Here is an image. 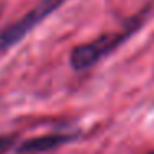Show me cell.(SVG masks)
<instances>
[{"label": "cell", "mask_w": 154, "mask_h": 154, "mask_svg": "<svg viewBox=\"0 0 154 154\" xmlns=\"http://www.w3.org/2000/svg\"><path fill=\"white\" fill-rule=\"evenodd\" d=\"M144 15H146V12H143L141 15H134L129 22H126L124 28H121L116 33H104L101 37H98L96 40L90 42V43L73 48V51L70 53L71 68L75 71H85L88 68H91L93 65H96L101 58H104L106 55L116 50L119 45H123V42H126L143 25Z\"/></svg>", "instance_id": "cell-1"}, {"label": "cell", "mask_w": 154, "mask_h": 154, "mask_svg": "<svg viewBox=\"0 0 154 154\" xmlns=\"http://www.w3.org/2000/svg\"><path fill=\"white\" fill-rule=\"evenodd\" d=\"M63 4L65 0H42L22 18L4 27L0 30V53L22 42L35 27H38L43 20H47Z\"/></svg>", "instance_id": "cell-2"}, {"label": "cell", "mask_w": 154, "mask_h": 154, "mask_svg": "<svg viewBox=\"0 0 154 154\" xmlns=\"http://www.w3.org/2000/svg\"><path fill=\"white\" fill-rule=\"evenodd\" d=\"M76 136L73 134H45L38 137H28L20 143H17L14 152L15 154H43L48 151H53L57 147L68 144Z\"/></svg>", "instance_id": "cell-3"}, {"label": "cell", "mask_w": 154, "mask_h": 154, "mask_svg": "<svg viewBox=\"0 0 154 154\" xmlns=\"http://www.w3.org/2000/svg\"><path fill=\"white\" fill-rule=\"evenodd\" d=\"M18 143L17 134H0V154H7L15 149Z\"/></svg>", "instance_id": "cell-4"}, {"label": "cell", "mask_w": 154, "mask_h": 154, "mask_svg": "<svg viewBox=\"0 0 154 154\" xmlns=\"http://www.w3.org/2000/svg\"><path fill=\"white\" fill-rule=\"evenodd\" d=\"M149 154H154V151H152V152H149Z\"/></svg>", "instance_id": "cell-5"}]
</instances>
